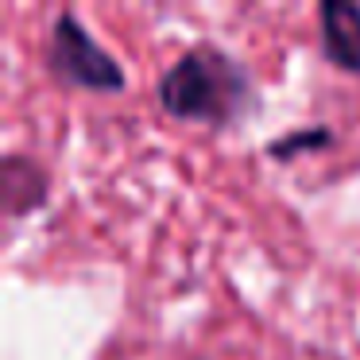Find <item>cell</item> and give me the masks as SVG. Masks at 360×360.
<instances>
[{
	"label": "cell",
	"mask_w": 360,
	"mask_h": 360,
	"mask_svg": "<svg viewBox=\"0 0 360 360\" xmlns=\"http://www.w3.org/2000/svg\"><path fill=\"white\" fill-rule=\"evenodd\" d=\"M252 82L225 51L198 47L186 51L159 82V105L174 120H202V124H233L248 109Z\"/></svg>",
	"instance_id": "cell-1"
},
{
	"label": "cell",
	"mask_w": 360,
	"mask_h": 360,
	"mask_svg": "<svg viewBox=\"0 0 360 360\" xmlns=\"http://www.w3.org/2000/svg\"><path fill=\"white\" fill-rule=\"evenodd\" d=\"M47 66L63 86H78L89 94H120L124 89V70L105 47H97L94 35L82 27L74 12H63L51 27Z\"/></svg>",
	"instance_id": "cell-2"
},
{
	"label": "cell",
	"mask_w": 360,
	"mask_h": 360,
	"mask_svg": "<svg viewBox=\"0 0 360 360\" xmlns=\"http://www.w3.org/2000/svg\"><path fill=\"white\" fill-rule=\"evenodd\" d=\"M321 47L337 70L360 74V4L352 0H321L318 4Z\"/></svg>",
	"instance_id": "cell-3"
},
{
	"label": "cell",
	"mask_w": 360,
	"mask_h": 360,
	"mask_svg": "<svg viewBox=\"0 0 360 360\" xmlns=\"http://www.w3.org/2000/svg\"><path fill=\"white\" fill-rule=\"evenodd\" d=\"M47 202V174L43 167H35L24 155H8L4 159V210L8 217L35 210V205Z\"/></svg>",
	"instance_id": "cell-4"
}]
</instances>
